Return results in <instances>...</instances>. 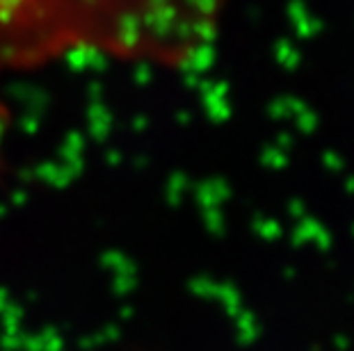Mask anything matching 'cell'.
<instances>
[{"label":"cell","instance_id":"1","mask_svg":"<svg viewBox=\"0 0 354 351\" xmlns=\"http://www.w3.org/2000/svg\"><path fill=\"white\" fill-rule=\"evenodd\" d=\"M210 0H0V78L74 53L174 64L206 32Z\"/></svg>","mask_w":354,"mask_h":351}]
</instances>
